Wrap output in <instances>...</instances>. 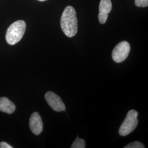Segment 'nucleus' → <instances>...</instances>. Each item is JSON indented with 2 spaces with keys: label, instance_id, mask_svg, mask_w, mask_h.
<instances>
[{
  "label": "nucleus",
  "instance_id": "0eeeda50",
  "mask_svg": "<svg viewBox=\"0 0 148 148\" xmlns=\"http://www.w3.org/2000/svg\"><path fill=\"white\" fill-rule=\"evenodd\" d=\"M112 9V3L111 0H101L99 6L98 19L101 24L106 23L108 14L110 13Z\"/></svg>",
  "mask_w": 148,
  "mask_h": 148
},
{
  "label": "nucleus",
  "instance_id": "ddd939ff",
  "mask_svg": "<svg viewBox=\"0 0 148 148\" xmlns=\"http://www.w3.org/2000/svg\"><path fill=\"white\" fill-rule=\"evenodd\" d=\"M38 1H47V0H38Z\"/></svg>",
  "mask_w": 148,
  "mask_h": 148
},
{
  "label": "nucleus",
  "instance_id": "20e7f679",
  "mask_svg": "<svg viewBox=\"0 0 148 148\" xmlns=\"http://www.w3.org/2000/svg\"><path fill=\"white\" fill-rule=\"evenodd\" d=\"M130 52L129 43L123 41L118 43L112 52V57L116 63H121L124 61L128 56Z\"/></svg>",
  "mask_w": 148,
  "mask_h": 148
},
{
  "label": "nucleus",
  "instance_id": "f03ea898",
  "mask_svg": "<svg viewBox=\"0 0 148 148\" xmlns=\"http://www.w3.org/2000/svg\"><path fill=\"white\" fill-rule=\"evenodd\" d=\"M26 24L23 21H18L12 24L8 28L5 39L10 45H14L21 41L25 32Z\"/></svg>",
  "mask_w": 148,
  "mask_h": 148
},
{
  "label": "nucleus",
  "instance_id": "f257e3e1",
  "mask_svg": "<svg viewBox=\"0 0 148 148\" xmlns=\"http://www.w3.org/2000/svg\"><path fill=\"white\" fill-rule=\"evenodd\" d=\"M62 31L68 37H72L77 32V19L74 7L68 5L64 10L60 19Z\"/></svg>",
  "mask_w": 148,
  "mask_h": 148
},
{
  "label": "nucleus",
  "instance_id": "6e6552de",
  "mask_svg": "<svg viewBox=\"0 0 148 148\" xmlns=\"http://www.w3.org/2000/svg\"><path fill=\"white\" fill-rule=\"evenodd\" d=\"M14 104L6 97H0V111L7 114H13L16 110Z\"/></svg>",
  "mask_w": 148,
  "mask_h": 148
},
{
  "label": "nucleus",
  "instance_id": "9d476101",
  "mask_svg": "<svg viewBox=\"0 0 148 148\" xmlns=\"http://www.w3.org/2000/svg\"><path fill=\"white\" fill-rule=\"evenodd\" d=\"M145 148L143 143L140 142L136 141L132 143H130L125 147V148Z\"/></svg>",
  "mask_w": 148,
  "mask_h": 148
},
{
  "label": "nucleus",
  "instance_id": "f8f14e48",
  "mask_svg": "<svg viewBox=\"0 0 148 148\" xmlns=\"http://www.w3.org/2000/svg\"><path fill=\"white\" fill-rule=\"evenodd\" d=\"M13 147L5 142H0V148H12Z\"/></svg>",
  "mask_w": 148,
  "mask_h": 148
},
{
  "label": "nucleus",
  "instance_id": "423d86ee",
  "mask_svg": "<svg viewBox=\"0 0 148 148\" xmlns=\"http://www.w3.org/2000/svg\"><path fill=\"white\" fill-rule=\"evenodd\" d=\"M29 126L32 132L35 135H39L42 132L43 122L40 114L37 112H34L30 118Z\"/></svg>",
  "mask_w": 148,
  "mask_h": 148
},
{
  "label": "nucleus",
  "instance_id": "9b49d317",
  "mask_svg": "<svg viewBox=\"0 0 148 148\" xmlns=\"http://www.w3.org/2000/svg\"><path fill=\"white\" fill-rule=\"evenodd\" d=\"M135 5L139 7H148V0H135Z\"/></svg>",
  "mask_w": 148,
  "mask_h": 148
},
{
  "label": "nucleus",
  "instance_id": "1a4fd4ad",
  "mask_svg": "<svg viewBox=\"0 0 148 148\" xmlns=\"http://www.w3.org/2000/svg\"><path fill=\"white\" fill-rule=\"evenodd\" d=\"M85 140L82 139H81L79 138H77L74 141V143L71 146V148H85Z\"/></svg>",
  "mask_w": 148,
  "mask_h": 148
},
{
  "label": "nucleus",
  "instance_id": "39448f33",
  "mask_svg": "<svg viewBox=\"0 0 148 148\" xmlns=\"http://www.w3.org/2000/svg\"><path fill=\"white\" fill-rule=\"evenodd\" d=\"M48 105L54 111L60 112L65 110V106L60 97L53 92L48 91L45 95Z\"/></svg>",
  "mask_w": 148,
  "mask_h": 148
},
{
  "label": "nucleus",
  "instance_id": "7ed1b4c3",
  "mask_svg": "<svg viewBox=\"0 0 148 148\" xmlns=\"http://www.w3.org/2000/svg\"><path fill=\"white\" fill-rule=\"evenodd\" d=\"M138 112L131 110L127 113V116L119 129V134L121 136H126L132 132L138 125Z\"/></svg>",
  "mask_w": 148,
  "mask_h": 148
}]
</instances>
